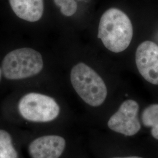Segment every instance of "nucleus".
<instances>
[{
	"mask_svg": "<svg viewBox=\"0 0 158 158\" xmlns=\"http://www.w3.org/2000/svg\"><path fill=\"white\" fill-rule=\"evenodd\" d=\"M132 37V24L125 12L111 8L102 14L98 25V38L109 51L114 53L124 51L130 46Z\"/></svg>",
	"mask_w": 158,
	"mask_h": 158,
	"instance_id": "obj_1",
	"label": "nucleus"
},
{
	"mask_svg": "<svg viewBox=\"0 0 158 158\" xmlns=\"http://www.w3.org/2000/svg\"><path fill=\"white\" fill-rule=\"evenodd\" d=\"M70 80L80 98L92 107H98L106 100L107 89L102 77L92 68L80 62L72 68Z\"/></svg>",
	"mask_w": 158,
	"mask_h": 158,
	"instance_id": "obj_2",
	"label": "nucleus"
},
{
	"mask_svg": "<svg viewBox=\"0 0 158 158\" xmlns=\"http://www.w3.org/2000/svg\"><path fill=\"white\" fill-rule=\"evenodd\" d=\"M44 67L41 54L29 48L8 53L2 62V72L6 79L20 80L35 76Z\"/></svg>",
	"mask_w": 158,
	"mask_h": 158,
	"instance_id": "obj_3",
	"label": "nucleus"
},
{
	"mask_svg": "<svg viewBox=\"0 0 158 158\" xmlns=\"http://www.w3.org/2000/svg\"><path fill=\"white\" fill-rule=\"evenodd\" d=\"M18 110L23 118L35 123L50 122L56 118L60 113V107L53 98L36 93L23 97Z\"/></svg>",
	"mask_w": 158,
	"mask_h": 158,
	"instance_id": "obj_4",
	"label": "nucleus"
},
{
	"mask_svg": "<svg viewBox=\"0 0 158 158\" xmlns=\"http://www.w3.org/2000/svg\"><path fill=\"white\" fill-rule=\"evenodd\" d=\"M139 105L133 100L123 102L116 113L108 121L110 130L125 136H133L141 130V124L138 117Z\"/></svg>",
	"mask_w": 158,
	"mask_h": 158,
	"instance_id": "obj_5",
	"label": "nucleus"
},
{
	"mask_svg": "<svg viewBox=\"0 0 158 158\" xmlns=\"http://www.w3.org/2000/svg\"><path fill=\"white\" fill-rule=\"evenodd\" d=\"M138 70L142 76L152 85H158V45L146 40L138 47L135 54Z\"/></svg>",
	"mask_w": 158,
	"mask_h": 158,
	"instance_id": "obj_6",
	"label": "nucleus"
},
{
	"mask_svg": "<svg viewBox=\"0 0 158 158\" xmlns=\"http://www.w3.org/2000/svg\"><path fill=\"white\" fill-rule=\"evenodd\" d=\"M65 147L66 141L62 136L46 135L32 142L28 151L32 158H59Z\"/></svg>",
	"mask_w": 158,
	"mask_h": 158,
	"instance_id": "obj_7",
	"label": "nucleus"
},
{
	"mask_svg": "<svg viewBox=\"0 0 158 158\" xmlns=\"http://www.w3.org/2000/svg\"><path fill=\"white\" fill-rule=\"evenodd\" d=\"M12 10L17 17L28 22H36L44 11V0H9Z\"/></svg>",
	"mask_w": 158,
	"mask_h": 158,
	"instance_id": "obj_8",
	"label": "nucleus"
},
{
	"mask_svg": "<svg viewBox=\"0 0 158 158\" xmlns=\"http://www.w3.org/2000/svg\"><path fill=\"white\" fill-rule=\"evenodd\" d=\"M142 122L145 127L152 128V135L158 139V104H151L143 111Z\"/></svg>",
	"mask_w": 158,
	"mask_h": 158,
	"instance_id": "obj_9",
	"label": "nucleus"
},
{
	"mask_svg": "<svg viewBox=\"0 0 158 158\" xmlns=\"http://www.w3.org/2000/svg\"><path fill=\"white\" fill-rule=\"evenodd\" d=\"M0 158H18V153L12 145L9 133L0 130Z\"/></svg>",
	"mask_w": 158,
	"mask_h": 158,
	"instance_id": "obj_10",
	"label": "nucleus"
},
{
	"mask_svg": "<svg viewBox=\"0 0 158 158\" xmlns=\"http://www.w3.org/2000/svg\"><path fill=\"white\" fill-rule=\"evenodd\" d=\"M54 2L60 7L61 13L64 16L71 17L77 11V3L76 0H54Z\"/></svg>",
	"mask_w": 158,
	"mask_h": 158,
	"instance_id": "obj_11",
	"label": "nucleus"
},
{
	"mask_svg": "<svg viewBox=\"0 0 158 158\" xmlns=\"http://www.w3.org/2000/svg\"><path fill=\"white\" fill-rule=\"evenodd\" d=\"M143 158L139 156H127V157H116V158Z\"/></svg>",
	"mask_w": 158,
	"mask_h": 158,
	"instance_id": "obj_12",
	"label": "nucleus"
},
{
	"mask_svg": "<svg viewBox=\"0 0 158 158\" xmlns=\"http://www.w3.org/2000/svg\"><path fill=\"white\" fill-rule=\"evenodd\" d=\"M1 70L0 69V79H1Z\"/></svg>",
	"mask_w": 158,
	"mask_h": 158,
	"instance_id": "obj_13",
	"label": "nucleus"
}]
</instances>
